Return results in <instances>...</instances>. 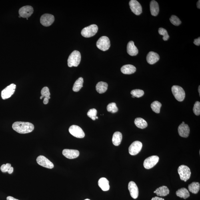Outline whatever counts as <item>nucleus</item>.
Returning a JSON list of instances; mask_svg holds the SVG:
<instances>
[{
    "label": "nucleus",
    "instance_id": "obj_48",
    "mask_svg": "<svg viewBox=\"0 0 200 200\" xmlns=\"http://www.w3.org/2000/svg\"><path fill=\"white\" fill-rule=\"evenodd\" d=\"M85 200H90V199H85Z\"/></svg>",
    "mask_w": 200,
    "mask_h": 200
},
{
    "label": "nucleus",
    "instance_id": "obj_34",
    "mask_svg": "<svg viewBox=\"0 0 200 200\" xmlns=\"http://www.w3.org/2000/svg\"><path fill=\"white\" fill-rule=\"evenodd\" d=\"M158 32L160 35L163 36V39L164 41H167L169 39V36L165 29L162 28H159Z\"/></svg>",
    "mask_w": 200,
    "mask_h": 200
},
{
    "label": "nucleus",
    "instance_id": "obj_11",
    "mask_svg": "<svg viewBox=\"0 0 200 200\" xmlns=\"http://www.w3.org/2000/svg\"><path fill=\"white\" fill-rule=\"evenodd\" d=\"M54 21V17L50 14H44L41 16L40 18L41 24L46 27H49L52 24Z\"/></svg>",
    "mask_w": 200,
    "mask_h": 200
},
{
    "label": "nucleus",
    "instance_id": "obj_5",
    "mask_svg": "<svg viewBox=\"0 0 200 200\" xmlns=\"http://www.w3.org/2000/svg\"><path fill=\"white\" fill-rule=\"evenodd\" d=\"M98 27L97 25L93 24L86 27L81 31V35L84 37L90 38L93 37L98 31Z\"/></svg>",
    "mask_w": 200,
    "mask_h": 200
},
{
    "label": "nucleus",
    "instance_id": "obj_36",
    "mask_svg": "<svg viewBox=\"0 0 200 200\" xmlns=\"http://www.w3.org/2000/svg\"><path fill=\"white\" fill-rule=\"evenodd\" d=\"M97 111L95 109H90L87 113L88 117H89L95 121L97 117Z\"/></svg>",
    "mask_w": 200,
    "mask_h": 200
},
{
    "label": "nucleus",
    "instance_id": "obj_21",
    "mask_svg": "<svg viewBox=\"0 0 200 200\" xmlns=\"http://www.w3.org/2000/svg\"><path fill=\"white\" fill-rule=\"evenodd\" d=\"M98 184L99 187L104 191H108L110 189L109 181L105 178H100L98 182Z\"/></svg>",
    "mask_w": 200,
    "mask_h": 200
},
{
    "label": "nucleus",
    "instance_id": "obj_17",
    "mask_svg": "<svg viewBox=\"0 0 200 200\" xmlns=\"http://www.w3.org/2000/svg\"><path fill=\"white\" fill-rule=\"evenodd\" d=\"M178 131L179 135L181 137L187 138L190 133V128L189 126L186 124L181 123L178 128Z\"/></svg>",
    "mask_w": 200,
    "mask_h": 200
},
{
    "label": "nucleus",
    "instance_id": "obj_37",
    "mask_svg": "<svg viewBox=\"0 0 200 200\" xmlns=\"http://www.w3.org/2000/svg\"><path fill=\"white\" fill-rule=\"evenodd\" d=\"M193 111L195 114L199 116L200 114V103L199 101H197L194 105Z\"/></svg>",
    "mask_w": 200,
    "mask_h": 200
},
{
    "label": "nucleus",
    "instance_id": "obj_19",
    "mask_svg": "<svg viewBox=\"0 0 200 200\" xmlns=\"http://www.w3.org/2000/svg\"><path fill=\"white\" fill-rule=\"evenodd\" d=\"M127 51L128 54L131 56L137 55L138 53V50L134 44L133 41H131L128 43L127 47Z\"/></svg>",
    "mask_w": 200,
    "mask_h": 200
},
{
    "label": "nucleus",
    "instance_id": "obj_24",
    "mask_svg": "<svg viewBox=\"0 0 200 200\" xmlns=\"http://www.w3.org/2000/svg\"><path fill=\"white\" fill-rule=\"evenodd\" d=\"M154 193L160 197H165L169 194V190L167 187L163 186L158 188L154 192Z\"/></svg>",
    "mask_w": 200,
    "mask_h": 200
},
{
    "label": "nucleus",
    "instance_id": "obj_16",
    "mask_svg": "<svg viewBox=\"0 0 200 200\" xmlns=\"http://www.w3.org/2000/svg\"><path fill=\"white\" fill-rule=\"evenodd\" d=\"M62 154L68 159H73L79 157V152L77 150L65 149L62 151Z\"/></svg>",
    "mask_w": 200,
    "mask_h": 200
},
{
    "label": "nucleus",
    "instance_id": "obj_41",
    "mask_svg": "<svg viewBox=\"0 0 200 200\" xmlns=\"http://www.w3.org/2000/svg\"><path fill=\"white\" fill-rule=\"evenodd\" d=\"M13 168L12 167H11L8 170V173L10 174H12L13 173Z\"/></svg>",
    "mask_w": 200,
    "mask_h": 200
},
{
    "label": "nucleus",
    "instance_id": "obj_2",
    "mask_svg": "<svg viewBox=\"0 0 200 200\" xmlns=\"http://www.w3.org/2000/svg\"><path fill=\"white\" fill-rule=\"evenodd\" d=\"M81 53L78 51H73L69 56L68 60V65L69 67H77L81 61Z\"/></svg>",
    "mask_w": 200,
    "mask_h": 200
},
{
    "label": "nucleus",
    "instance_id": "obj_25",
    "mask_svg": "<svg viewBox=\"0 0 200 200\" xmlns=\"http://www.w3.org/2000/svg\"><path fill=\"white\" fill-rule=\"evenodd\" d=\"M108 83L103 82H99L96 87V89L98 92L100 94L105 92L108 89Z\"/></svg>",
    "mask_w": 200,
    "mask_h": 200
},
{
    "label": "nucleus",
    "instance_id": "obj_15",
    "mask_svg": "<svg viewBox=\"0 0 200 200\" xmlns=\"http://www.w3.org/2000/svg\"><path fill=\"white\" fill-rule=\"evenodd\" d=\"M128 189L130 195L133 198H137L139 195V190L137 184L135 182L131 181L128 184Z\"/></svg>",
    "mask_w": 200,
    "mask_h": 200
},
{
    "label": "nucleus",
    "instance_id": "obj_28",
    "mask_svg": "<svg viewBox=\"0 0 200 200\" xmlns=\"http://www.w3.org/2000/svg\"><path fill=\"white\" fill-rule=\"evenodd\" d=\"M135 125L138 128L141 129H143L147 128L148 123L144 119L141 118H138L135 120Z\"/></svg>",
    "mask_w": 200,
    "mask_h": 200
},
{
    "label": "nucleus",
    "instance_id": "obj_31",
    "mask_svg": "<svg viewBox=\"0 0 200 200\" xmlns=\"http://www.w3.org/2000/svg\"><path fill=\"white\" fill-rule=\"evenodd\" d=\"M161 106V103L158 101L153 102L151 104V109L153 112L157 113H160Z\"/></svg>",
    "mask_w": 200,
    "mask_h": 200
},
{
    "label": "nucleus",
    "instance_id": "obj_18",
    "mask_svg": "<svg viewBox=\"0 0 200 200\" xmlns=\"http://www.w3.org/2000/svg\"><path fill=\"white\" fill-rule=\"evenodd\" d=\"M159 59V55L157 53L152 51L150 52L147 57L148 63L151 65H153L157 63Z\"/></svg>",
    "mask_w": 200,
    "mask_h": 200
},
{
    "label": "nucleus",
    "instance_id": "obj_7",
    "mask_svg": "<svg viewBox=\"0 0 200 200\" xmlns=\"http://www.w3.org/2000/svg\"><path fill=\"white\" fill-rule=\"evenodd\" d=\"M16 88V85L14 84H11L1 92V97L3 100L8 99L14 93Z\"/></svg>",
    "mask_w": 200,
    "mask_h": 200
},
{
    "label": "nucleus",
    "instance_id": "obj_40",
    "mask_svg": "<svg viewBox=\"0 0 200 200\" xmlns=\"http://www.w3.org/2000/svg\"><path fill=\"white\" fill-rule=\"evenodd\" d=\"M151 200H165L164 199L162 198H159L157 197H153L152 198Z\"/></svg>",
    "mask_w": 200,
    "mask_h": 200
},
{
    "label": "nucleus",
    "instance_id": "obj_26",
    "mask_svg": "<svg viewBox=\"0 0 200 200\" xmlns=\"http://www.w3.org/2000/svg\"><path fill=\"white\" fill-rule=\"evenodd\" d=\"M122 139V135L119 132H116L113 134L112 141L113 144L116 146H118L121 144Z\"/></svg>",
    "mask_w": 200,
    "mask_h": 200
},
{
    "label": "nucleus",
    "instance_id": "obj_29",
    "mask_svg": "<svg viewBox=\"0 0 200 200\" xmlns=\"http://www.w3.org/2000/svg\"><path fill=\"white\" fill-rule=\"evenodd\" d=\"M200 188V183L197 182H193L188 186L189 191L194 194H197Z\"/></svg>",
    "mask_w": 200,
    "mask_h": 200
},
{
    "label": "nucleus",
    "instance_id": "obj_10",
    "mask_svg": "<svg viewBox=\"0 0 200 200\" xmlns=\"http://www.w3.org/2000/svg\"><path fill=\"white\" fill-rule=\"evenodd\" d=\"M142 143L139 141H136L132 143L129 148V152L130 155H135L141 152L142 148Z\"/></svg>",
    "mask_w": 200,
    "mask_h": 200
},
{
    "label": "nucleus",
    "instance_id": "obj_12",
    "mask_svg": "<svg viewBox=\"0 0 200 200\" xmlns=\"http://www.w3.org/2000/svg\"><path fill=\"white\" fill-rule=\"evenodd\" d=\"M37 162L42 167L48 169H52L54 167L53 164L44 156L40 155L37 158Z\"/></svg>",
    "mask_w": 200,
    "mask_h": 200
},
{
    "label": "nucleus",
    "instance_id": "obj_42",
    "mask_svg": "<svg viewBox=\"0 0 200 200\" xmlns=\"http://www.w3.org/2000/svg\"><path fill=\"white\" fill-rule=\"evenodd\" d=\"M7 200H19L15 199L13 197H11V196H9V197H7Z\"/></svg>",
    "mask_w": 200,
    "mask_h": 200
},
{
    "label": "nucleus",
    "instance_id": "obj_45",
    "mask_svg": "<svg viewBox=\"0 0 200 200\" xmlns=\"http://www.w3.org/2000/svg\"><path fill=\"white\" fill-rule=\"evenodd\" d=\"M200 86H199V88H198V92H199V95H200Z\"/></svg>",
    "mask_w": 200,
    "mask_h": 200
},
{
    "label": "nucleus",
    "instance_id": "obj_13",
    "mask_svg": "<svg viewBox=\"0 0 200 200\" xmlns=\"http://www.w3.org/2000/svg\"><path fill=\"white\" fill-rule=\"evenodd\" d=\"M130 8L133 12L137 15H141L142 12V9L140 3L136 0H131L129 2Z\"/></svg>",
    "mask_w": 200,
    "mask_h": 200
},
{
    "label": "nucleus",
    "instance_id": "obj_38",
    "mask_svg": "<svg viewBox=\"0 0 200 200\" xmlns=\"http://www.w3.org/2000/svg\"><path fill=\"white\" fill-rule=\"evenodd\" d=\"M1 170L2 172H7L8 171V169L7 168V167H6V165L3 164L1 166Z\"/></svg>",
    "mask_w": 200,
    "mask_h": 200
},
{
    "label": "nucleus",
    "instance_id": "obj_39",
    "mask_svg": "<svg viewBox=\"0 0 200 200\" xmlns=\"http://www.w3.org/2000/svg\"><path fill=\"white\" fill-rule=\"evenodd\" d=\"M194 44L196 45L199 46L200 45V38L199 37L197 39H195L193 42Z\"/></svg>",
    "mask_w": 200,
    "mask_h": 200
},
{
    "label": "nucleus",
    "instance_id": "obj_4",
    "mask_svg": "<svg viewBox=\"0 0 200 200\" xmlns=\"http://www.w3.org/2000/svg\"><path fill=\"white\" fill-rule=\"evenodd\" d=\"M172 91L175 99L179 102L183 101L185 97L184 90L180 86L174 85L172 88Z\"/></svg>",
    "mask_w": 200,
    "mask_h": 200
},
{
    "label": "nucleus",
    "instance_id": "obj_35",
    "mask_svg": "<svg viewBox=\"0 0 200 200\" xmlns=\"http://www.w3.org/2000/svg\"><path fill=\"white\" fill-rule=\"evenodd\" d=\"M170 21L172 24L176 26H179L181 23V20L175 15H172L170 18Z\"/></svg>",
    "mask_w": 200,
    "mask_h": 200
},
{
    "label": "nucleus",
    "instance_id": "obj_27",
    "mask_svg": "<svg viewBox=\"0 0 200 200\" xmlns=\"http://www.w3.org/2000/svg\"><path fill=\"white\" fill-rule=\"evenodd\" d=\"M176 195L181 198H183L184 199L188 198L190 197V193L188 190L185 188H182L178 190L176 192Z\"/></svg>",
    "mask_w": 200,
    "mask_h": 200
},
{
    "label": "nucleus",
    "instance_id": "obj_6",
    "mask_svg": "<svg viewBox=\"0 0 200 200\" xmlns=\"http://www.w3.org/2000/svg\"><path fill=\"white\" fill-rule=\"evenodd\" d=\"M97 46L98 48L101 51H107L111 46L109 38L106 36L101 37L97 42Z\"/></svg>",
    "mask_w": 200,
    "mask_h": 200
},
{
    "label": "nucleus",
    "instance_id": "obj_22",
    "mask_svg": "<svg viewBox=\"0 0 200 200\" xmlns=\"http://www.w3.org/2000/svg\"><path fill=\"white\" fill-rule=\"evenodd\" d=\"M136 71V68L131 65H126L121 68V71L124 74L130 75L134 73Z\"/></svg>",
    "mask_w": 200,
    "mask_h": 200
},
{
    "label": "nucleus",
    "instance_id": "obj_3",
    "mask_svg": "<svg viewBox=\"0 0 200 200\" xmlns=\"http://www.w3.org/2000/svg\"><path fill=\"white\" fill-rule=\"evenodd\" d=\"M178 173L180 176V179L186 182L189 179L191 175V170L187 166H180L178 169Z\"/></svg>",
    "mask_w": 200,
    "mask_h": 200
},
{
    "label": "nucleus",
    "instance_id": "obj_46",
    "mask_svg": "<svg viewBox=\"0 0 200 200\" xmlns=\"http://www.w3.org/2000/svg\"><path fill=\"white\" fill-rule=\"evenodd\" d=\"M182 123H183V124H184V123H185V122H182Z\"/></svg>",
    "mask_w": 200,
    "mask_h": 200
},
{
    "label": "nucleus",
    "instance_id": "obj_20",
    "mask_svg": "<svg viewBox=\"0 0 200 200\" xmlns=\"http://www.w3.org/2000/svg\"><path fill=\"white\" fill-rule=\"evenodd\" d=\"M41 96L40 97V99H42L44 98L43 103L44 104H47L49 102V100L50 99V94L49 88L47 87H44L42 89L41 91Z\"/></svg>",
    "mask_w": 200,
    "mask_h": 200
},
{
    "label": "nucleus",
    "instance_id": "obj_23",
    "mask_svg": "<svg viewBox=\"0 0 200 200\" xmlns=\"http://www.w3.org/2000/svg\"><path fill=\"white\" fill-rule=\"evenodd\" d=\"M150 11L151 15L156 17L158 14L159 11L158 3L155 1H152L150 3Z\"/></svg>",
    "mask_w": 200,
    "mask_h": 200
},
{
    "label": "nucleus",
    "instance_id": "obj_8",
    "mask_svg": "<svg viewBox=\"0 0 200 200\" xmlns=\"http://www.w3.org/2000/svg\"><path fill=\"white\" fill-rule=\"evenodd\" d=\"M69 131V133L75 137L82 138L85 137L84 132L79 126L76 125H72L70 127Z\"/></svg>",
    "mask_w": 200,
    "mask_h": 200
},
{
    "label": "nucleus",
    "instance_id": "obj_32",
    "mask_svg": "<svg viewBox=\"0 0 200 200\" xmlns=\"http://www.w3.org/2000/svg\"><path fill=\"white\" fill-rule=\"evenodd\" d=\"M107 110L108 112L113 113L117 112L118 111L117 105L114 102L110 103L108 105Z\"/></svg>",
    "mask_w": 200,
    "mask_h": 200
},
{
    "label": "nucleus",
    "instance_id": "obj_30",
    "mask_svg": "<svg viewBox=\"0 0 200 200\" xmlns=\"http://www.w3.org/2000/svg\"><path fill=\"white\" fill-rule=\"evenodd\" d=\"M83 79L82 78L80 77L78 79L74 84L73 90L74 92H78L83 87Z\"/></svg>",
    "mask_w": 200,
    "mask_h": 200
},
{
    "label": "nucleus",
    "instance_id": "obj_9",
    "mask_svg": "<svg viewBox=\"0 0 200 200\" xmlns=\"http://www.w3.org/2000/svg\"><path fill=\"white\" fill-rule=\"evenodd\" d=\"M157 156H152L145 159L143 163L144 167L146 169H150L157 164L159 161Z\"/></svg>",
    "mask_w": 200,
    "mask_h": 200
},
{
    "label": "nucleus",
    "instance_id": "obj_43",
    "mask_svg": "<svg viewBox=\"0 0 200 200\" xmlns=\"http://www.w3.org/2000/svg\"><path fill=\"white\" fill-rule=\"evenodd\" d=\"M6 167H7V168L8 169H9L11 167V164H10V163H8L6 164Z\"/></svg>",
    "mask_w": 200,
    "mask_h": 200
},
{
    "label": "nucleus",
    "instance_id": "obj_47",
    "mask_svg": "<svg viewBox=\"0 0 200 200\" xmlns=\"http://www.w3.org/2000/svg\"><path fill=\"white\" fill-rule=\"evenodd\" d=\"M132 97L133 98H135L134 97H133V96H132Z\"/></svg>",
    "mask_w": 200,
    "mask_h": 200
},
{
    "label": "nucleus",
    "instance_id": "obj_49",
    "mask_svg": "<svg viewBox=\"0 0 200 200\" xmlns=\"http://www.w3.org/2000/svg\"><path fill=\"white\" fill-rule=\"evenodd\" d=\"M98 117H96V119H98Z\"/></svg>",
    "mask_w": 200,
    "mask_h": 200
},
{
    "label": "nucleus",
    "instance_id": "obj_44",
    "mask_svg": "<svg viewBox=\"0 0 200 200\" xmlns=\"http://www.w3.org/2000/svg\"><path fill=\"white\" fill-rule=\"evenodd\" d=\"M197 6L198 8L200 9V1H198L197 3Z\"/></svg>",
    "mask_w": 200,
    "mask_h": 200
},
{
    "label": "nucleus",
    "instance_id": "obj_33",
    "mask_svg": "<svg viewBox=\"0 0 200 200\" xmlns=\"http://www.w3.org/2000/svg\"><path fill=\"white\" fill-rule=\"evenodd\" d=\"M131 94L135 97L139 98L142 97L144 94V92L141 89L133 90L131 92Z\"/></svg>",
    "mask_w": 200,
    "mask_h": 200
},
{
    "label": "nucleus",
    "instance_id": "obj_14",
    "mask_svg": "<svg viewBox=\"0 0 200 200\" xmlns=\"http://www.w3.org/2000/svg\"><path fill=\"white\" fill-rule=\"evenodd\" d=\"M33 12V9L31 6H26L22 7L19 11L20 16L23 18H28L31 17Z\"/></svg>",
    "mask_w": 200,
    "mask_h": 200
},
{
    "label": "nucleus",
    "instance_id": "obj_1",
    "mask_svg": "<svg viewBox=\"0 0 200 200\" xmlns=\"http://www.w3.org/2000/svg\"><path fill=\"white\" fill-rule=\"evenodd\" d=\"M12 127L14 131L21 134L31 132L34 129L33 124L28 122H16L13 124Z\"/></svg>",
    "mask_w": 200,
    "mask_h": 200
}]
</instances>
